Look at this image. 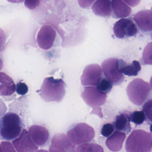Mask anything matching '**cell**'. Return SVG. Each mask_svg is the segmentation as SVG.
Returning <instances> with one entry per match:
<instances>
[{"instance_id": "obj_4", "label": "cell", "mask_w": 152, "mask_h": 152, "mask_svg": "<svg viewBox=\"0 0 152 152\" xmlns=\"http://www.w3.org/2000/svg\"><path fill=\"white\" fill-rule=\"evenodd\" d=\"M126 91L129 100L134 104L141 106L150 96L151 88L148 82L136 78L129 84Z\"/></svg>"}, {"instance_id": "obj_33", "label": "cell", "mask_w": 152, "mask_h": 152, "mask_svg": "<svg viewBox=\"0 0 152 152\" xmlns=\"http://www.w3.org/2000/svg\"><path fill=\"white\" fill-rule=\"evenodd\" d=\"M123 1L129 6L134 7L139 4L141 0H123Z\"/></svg>"}, {"instance_id": "obj_18", "label": "cell", "mask_w": 152, "mask_h": 152, "mask_svg": "<svg viewBox=\"0 0 152 152\" xmlns=\"http://www.w3.org/2000/svg\"><path fill=\"white\" fill-rule=\"evenodd\" d=\"M130 116L127 113H121L116 117L114 126L116 130L128 134L131 131Z\"/></svg>"}, {"instance_id": "obj_19", "label": "cell", "mask_w": 152, "mask_h": 152, "mask_svg": "<svg viewBox=\"0 0 152 152\" xmlns=\"http://www.w3.org/2000/svg\"><path fill=\"white\" fill-rule=\"evenodd\" d=\"M119 67L121 72L126 75L136 76L142 69L139 61H134L131 64H127L122 60H119Z\"/></svg>"}, {"instance_id": "obj_27", "label": "cell", "mask_w": 152, "mask_h": 152, "mask_svg": "<svg viewBox=\"0 0 152 152\" xmlns=\"http://www.w3.org/2000/svg\"><path fill=\"white\" fill-rule=\"evenodd\" d=\"M28 87L26 83L20 82L17 84L16 86V92L18 94L24 95L28 92Z\"/></svg>"}, {"instance_id": "obj_24", "label": "cell", "mask_w": 152, "mask_h": 152, "mask_svg": "<svg viewBox=\"0 0 152 152\" xmlns=\"http://www.w3.org/2000/svg\"><path fill=\"white\" fill-rule=\"evenodd\" d=\"M16 90V86L14 83L9 84H1L0 85V94L3 96H8L12 94Z\"/></svg>"}, {"instance_id": "obj_17", "label": "cell", "mask_w": 152, "mask_h": 152, "mask_svg": "<svg viewBox=\"0 0 152 152\" xmlns=\"http://www.w3.org/2000/svg\"><path fill=\"white\" fill-rule=\"evenodd\" d=\"M93 12L96 16L107 17L112 14L110 0H96L92 6Z\"/></svg>"}, {"instance_id": "obj_26", "label": "cell", "mask_w": 152, "mask_h": 152, "mask_svg": "<svg viewBox=\"0 0 152 152\" xmlns=\"http://www.w3.org/2000/svg\"><path fill=\"white\" fill-rule=\"evenodd\" d=\"M114 125L110 123L104 124L101 129V134L104 137H109L114 132Z\"/></svg>"}, {"instance_id": "obj_14", "label": "cell", "mask_w": 152, "mask_h": 152, "mask_svg": "<svg viewBox=\"0 0 152 152\" xmlns=\"http://www.w3.org/2000/svg\"><path fill=\"white\" fill-rule=\"evenodd\" d=\"M135 22L141 32L148 34L152 31V12L144 10L137 12L134 17Z\"/></svg>"}, {"instance_id": "obj_31", "label": "cell", "mask_w": 152, "mask_h": 152, "mask_svg": "<svg viewBox=\"0 0 152 152\" xmlns=\"http://www.w3.org/2000/svg\"><path fill=\"white\" fill-rule=\"evenodd\" d=\"M6 40V36L3 29L0 28V52L4 50V44Z\"/></svg>"}, {"instance_id": "obj_42", "label": "cell", "mask_w": 152, "mask_h": 152, "mask_svg": "<svg viewBox=\"0 0 152 152\" xmlns=\"http://www.w3.org/2000/svg\"></svg>"}, {"instance_id": "obj_8", "label": "cell", "mask_w": 152, "mask_h": 152, "mask_svg": "<svg viewBox=\"0 0 152 152\" xmlns=\"http://www.w3.org/2000/svg\"><path fill=\"white\" fill-rule=\"evenodd\" d=\"M102 69L98 64H91L83 70L81 83L84 86L97 87L102 78Z\"/></svg>"}, {"instance_id": "obj_9", "label": "cell", "mask_w": 152, "mask_h": 152, "mask_svg": "<svg viewBox=\"0 0 152 152\" xmlns=\"http://www.w3.org/2000/svg\"><path fill=\"white\" fill-rule=\"evenodd\" d=\"M82 98L86 103L92 108L103 105L106 102L107 94L101 92L95 86H86L82 93Z\"/></svg>"}, {"instance_id": "obj_23", "label": "cell", "mask_w": 152, "mask_h": 152, "mask_svg": "<svg viewBox=\"0 0 152 152\" xmlns=\"http://www.w3.org/2000/svg\"><path fill=\"white\" fill-rule=\"evenodd\" d=\"M130 121L136 125H141L145 121V114L143 111H136L130 115Z\"/></svg>"}, {"instance_id": "obj_34", "label": "cell", "mask_w": 152, "mask_h": 152, "mask_svg": "<svg viewBox=\"0 0 152 152\" xmlns=\"http://www.w3.org/2000/svg\"><path fill=\"white\" fill-rule=\"evenodd\" d=\"M7 1L12 3H20L23 2L25 0H7Z\"/></svg>"}, {"instance_id": "obj_15", "label": "cell", "mask_w": 152, "mask_h": 152, "mask_svg": "<svg viewBox=\"0 0 152 152\" xmlns=\"http://www.w3.org/2000/svg\"><path fill=\"white\" fill-rule=\"evenodd\" d=\"M112 14L116 19L124 18L131 14V8L123 0H112Z\"/></svg>"}, {"instance_id": "obj_12", "label": "cell", "mask_w": 152, "mask_h": 152, "mask_svg": "<svg viewBox=\"0 0 152 152\" xmlns=\"http://www.w3.org/2000/svg\"><path fill=\"white\" fill-rule=\"evenodd\" d=\"M12 144L18 152H36L38 149L26 129H23L19 136L12 141Z\"/></svg>"}, {"instance_id": "obj_5", "label": "cell", "mask_w": 152, "mask_h": 152, "mask_svg": "<svg viewBox=\"0 0 152 152\" xmlns=\"http://www.w3.org/2000/svg\"><path fill=\"white\" fill-rule=\"evenodd\" d=\"M95 134L93 128L85 123L77 124L67 133L69 139L75 145L91 142L94 138Z\"/></svg>"}, {"instance_id": "obj_38", "label": "cell", "mask_w": 152, "mask_h": 152, "mask_svg": "<svg viewBox=\"0 0 152 152\" xmlns=\"http://www.w3.org/2000/svg\"><path fill=\"white\" fill-rule=\"evenodd\" d=\"M0 152H2V149L1 146L0 145Z\"/></svg>"}, {"instance_id": "obj_37", "label": "cell", "mask_w": 152, "mask_h": 152, "mask_svg": "<svg viewBox=\"0 0 152 152\" xmlns=\"http://www.w3.org/2000/svg\"><path fill=\"white\" fill-rule=\"evenodd\" d=\"M150 83H151V86L152 89V77H151V81H150Z\"/></svg>"}, {"instance_id": "obj_32", "label": "cell", "mask_w": 152, "mask_h": 152, "mask_svg": "<svg viewBox=\"0 0 152 152\" xmlns=\"http://www.w3.org/2000/svg\"><path fill=\"white\" fill-rule=\"evenodd\" d=\"M96 0H77L79 4L84 9L89 8Z\"/></svg>"}, {"instance_id": "obj_16", "label": "cell", "mask_w": 152, "mask_h": 152, "mask_svg": "<svg viewBox=\"0 0 152 152\" xmlns=\"http://www.w3.org/2000/svg\"><path fill=\"white\" fill-rule=\"evenodd\" d=\"M126 138V134L125 133L116 130L108 137L105 144L110 151L118 152L122 149Z\"/></svg>"}, {"instance_id": "obj_6", "label": "cell", "mask_w": 152, "mask_h": 152, "mask_svg": "<svg viewBox=\"0 0 152 152\" xmlns=\"http://www.w3.org/2000/svg\"><path fill=\"white\" fill-rule=\"evenodd\" d=\"M102 68L105 77L113 85H120L124 81L125 77L120 70L118 59L110 58L105 60L102 64Z\"/></svg>"}, {"instance_id": "obj_13", "label": "cell", "mask_w": 152, "mask_h": 152, "mask_svg": "<svg viewBox=\"0 0 152 152\" xmlns=\"http://www.w3.org/2000/svg\"><path fill=\"white\" fill-rule=\"evenodd\" d=\"M28 134L32 141L37 146H45L50 138V133L45 127L42 126L34 125L29 128Z\"/></svg>"}, {"instance_id": "obj_21", "label": "cell", "mask_w": 152, "mask_h": 152, "mask_svg": "<svg viewBox=\"0 0 152 152\" xmlns=\"http://www.w3.org/2000/svg\"><path fill=\"white\" fill-rule=\"evenodd\" d=\"M113 86L112 82L105 77L102 78L97 87L101 92L107 94L111 90Z\"/></svg>"}, {"instance_id": "obj_36", "label": "cell", "mask_w": 152, "mask_h": 152, "mask_svg": "<svg viewBox=\"0 0 152 152\" xmlns=\"http://www.w3.org/2000/svg\"><path fill=\"white\" fill-rule=\"evenodd\" d=\"M36 152H49L48 151H46V150H39V151H37Z\"/></svg>"}, {"instance_id": "obj_1", "label": "cell", "mask_w": 152, "mask_h": 152, "mask_svg": "<svg viewBox=\"0 0 152 152\" xmlns=\"http://www.w3.org/2000/svg\"><path fill=\"white\" fill-rule=\"evenodd\" d=\"M65 83L61 79L53 77L44 80L40 89V96L46 102H61L66 94Z\"/></svg>"}, {"instance_id": "obj_40", "label": "cell", "mask_w": 152, "mask_h": 152, "mask_svg": "<svg viewBox=\"0 0 152 152\" xmlns=\"http://www.w3.org/2000/svg\"><path fill=\"white\" fill-rule=\"evenodd\" d=\"M151 38L152 40V33H151Z\"/></svg>"}, {"instance_id": "obj_30", "label": "cell", "mask_w": 152, "mask_h": 152, "mask_svg": "<svg viewBox=\"0 0 152 152\" xmlns=\"http://www.w3.org/2000/svg\"><path fill=\"white\" fill-rule=\"evenodd\" d=\"M40 0H25V5L30 10H35L40 4Z\"/></svg>"}, {"instance_id": "obj_7", "label": "cell", "mask_w": 152, "mask_h": 152, "mask_svg": "<svg viewBox=\"0 0 152 152\" xmlns=\"http://www.w3.org/2000/svg\"><path fill=\"white\" fill-rule=\"evenodd\" d=\"M113 32L117 38L126 39L135 36L138 28L132 19L122 18L114 24Z\"/></svg>"}, {"instance_id": "obj_35", "label": "cell", "mask_w": 152, "mask_h": 152, "mask_svg": "<svg viewBox=\"0 0 152 152\" xmlns=\"http://www.w3.org/2000/svg\"><path fill=\"white\" fill-rule=\"evenodd\" d=\"M3 63L2 60L0 58V70H1L3 68Z\"/></svg>"}, {"instance_id": "obj_10", "label": "cell", "mask_w": 152, "mask_h": 152, "mask_svg": "<svg viewBox=\"0 0 152 152\" xmlns=\"http://www.w3.org/2000/svg\"><path fill=\"white\" fill-rule=\"evenodd\" d=\"M56 36L57 32L52 26L43 25L37 34V41L38 45L43 50H49L53 46Z\"/></svg>"}, {"instance_id": "obj_3", "label": "cell", "mask_w": 152, "mask_h": 152, "mask_svg": "<svg viewBox=\"0 0 152 152\" xmlns=\"http://www.w3.org/2000/svg\"><path fill=\"white\" fill-rule=\"evenodd\" d=\"M22 128L19 116L15 113H8L0 120V137L7 141L14 140L21 134Z\"/></svg>"}, {"instance_id": "obj_41", "label": "cell", "mask_w": 152, "mask_h": 152, "mask_svg": "<svg viewBox=\"0 0 152 152\" xmlns=\"http://www.w3.org/2000/svg\"><path fill=\"white\" fill-rule=\"evenodd\" d=\"M151 10H152V8H151Z\"/></svg>"}, {"instance_id": "obj_22", "label": "cell", "mask_w": 152, "mask_h": 152, "mask_svg": "<svg viewBox=\"0 0 152 152\" xmlns=\"http://www.w3.org/2000/svg\"><path fill=\"white\" fill-rule=\"evenodd\" d=\"M142 61L145 65H152V42L147 45L142 55Z\"/></svg>"}, {"instance_id": "obj_29", "label": "cell", "mask_w": 152, "mask_h": 152, "mask_svg": "<svg viewBox=\"0 0 152 152\" xmlns=\"http://www.w3.org/2000/svg\"><path fill=\"white\" fill-rule=\"evenodd\" d=\"M0 83L11 85L14 83L10 76L3 72H0Z\"/></svg>"}, {"instance_id": "obj_11", "label": "cell", "mask_w": 152, "mask_h": 152, "mask_svg": "<svg viewBox=\"0 0 152 152\" xmlns=\"http://www.w3.org/2000/svg\"><path fill=\"white\" fill-rule=\"evenodd\" d=\"M49 151L50 152H76L75 145L64 133L53 136Z\"/></svg>"}, {"instance_id": "obj_28", "label": "cell", "mask_w": 152, "mask_h": 152, "mask_svg": "<svg viewBox=\"0 0 152 152\" xmlns=\"http://www.w3.org/2000/svg\"><path fill=\"white\" fill-rule=\"evenodd\" d=\"M1 145L2 149V152H17L10 142L6 141L1 142Z\"/></svg>"}, {"instance_id": "obj_25", "label": "cell", "mask_w": 152, "mask_h": 152, "mask_svg": "<svg viewBox=\"0 0 152 152\" xmlns=\"http://www.w3.org/2000/svg\"><path fill=\"white\" fill-rule=\"evenodd\" d=\"M142 110L147 120L152 123V99L148 100L145 103Z\"/></svg>"}, {"instance_id": "obj_39", "label": "cell", "mask_w": 152, "mask_h": 152, "mask_svg": "<svg viewBox=\"0 0 152 152\" xmlns=\"http://www.w3.org/2000/svg\"><path fill=\"white\" fill-rule=\"evenodd\" d=\"M150 129H151V132L152 133V124L151 125V128H150Z\"/></svg>"}, {"instance_id": "obj_2", "label": "cell", "mask_w": 152, "mask_h": 152, "mask_svg": "<svg viewBox=\"0 0 152 152\" xmlns=\"http://www.w3.org/2000/svg\"><path fill=\"white\" fill-rule=\"evenodd\" d=\"M152 135L142 129L133 130L126 141V152H151Z\"/></svg>"}, {"instance_id": "obj_20", "label": "cell", "mask_w": 152, "mask_h": 152, "mask_svg": "<svg viewBox=\"0 0 152 152\" xmlns=\"http://www.w3.org/2000/svg\"><path fill=\"white\" fill-rule=\"evenodd\" d=\"M76 152H104L102 146L95 143H85L78 145Z\"/></svg>"}]
</instances>
